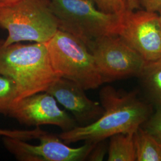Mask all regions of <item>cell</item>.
<instances>
[{"label": "cell", "instance_id": "6da1fadb", "mask_svg": "<svg viewBox=\"0 0 161 161\" xmlns=\"http://www.w3.org/2000/svg\"><path fill=\"white\" fill-rule=\"evenodd\" d=\"M99 96L103 115L88 125L60 133L58 137L64 143H98L117 134L134 132L151 115V106L142 102L136 92H123L108 86L102 88Z\"/></svg>", "mask_w": 161, "mask_h": 161}, {"label": "cell", "instance_id": "7a4b0ae2", "mask_svg": "<svg viewBox=\"0 0 161 161\" xmlns=\"http://www.w3.org/2000/svg\"><path fill=\"white\" fill-rule=\"evenodd\" d=\"M0 74L16 86L14 102L38 92H47L60 77L54 72L45 44L5 45L0 40Z\"/></svg>", "mask_w": 161, "mask_h": 161}, {"label": "cell", "instance_id": "3957f363", "mask_svg": "<svg viewBox=\"0 0 161 161\" xmlns=\"http://www.w3.org/2000/svg\"><path fill=\"white\" fill-rule=\"evenodd\" d=\"M0 27L8 31L5 45L22 41L45 44L59 29L49 0L0 4Z\"/></svg>", "mask_w": 161, "mask_h": 161}, {"label": "cell", "instance_id": "277c9868", "mask_svg": "<svg viewBox=\"0 0 161 161\" xmlns=\"http://www.w3.org/2000/svg\"><path fill=\"white\" fill-rule=\"evenodd\" d=\"M45 44L52 68L60 78L73 81L85 90L103 84L92 53L80 39L58 29Z\"/></svg>", "mask_w": 161, "mask_h": 161}, {"label": "cell", "instance_id": "5b68a950", "mask_svg": "<svg viewBox=\"0 0 161 161\" xmlns=\"http://www.w3.org/2000/svg\"><path fill=\"white\" fill-rule=\"evenodd\" d=\"M58 28L87 45L104 36L118 35L122 14L97 10L92 0H49Z\"/></svg>", "mask_w": 161, "mask_h": 161}, {"label": "cell", "instance_id": "8992f818", "mask_svg": "<svg viewBox=\"0 0 161 161\" xmlns=\"http://www.w3.org/2000/svg\"><path fill=\"white\" fill-rule=\"evenodd\" d=\"M87 47L103 82L139 76L147 62L119 35L98 38Z\"/></svg>", "mask_w": 161, "mask_h": 161}, {"label": "cell", "instance_id": "52a82bcc", "mask_svg": "<svg viewBox=\"0 0 161 161\" xmlns=\"http://www.w3.org/2000/svg\"><path fill=\"white\" fill-rule=\"evenodd\" d=\"M40 143L33 145L26 141L3 137L4 147L20 161H82L88 156L97 143L85 142L79 147H71L56 134H46L38 138Z\"/></svg>", "mask_w": 161, "mask_h": 161}, {"label": "cell", "instance_id": "ba28073f", "mask_svg": "<svg viewBox=\"0 0 161 161\" xmlns=\"http://www.w3.org/2000/svg\"><path fill=\"white\" fill-rule=\"evenodd\" d=\"M118 35L147 62L161 58V20L156 13L126 10Z\"/></svg>", "mask_w": 161, "mask_h": 161}, {"label": "cell", "instance_id": "9c48e42d", "mask_svg": "<svg viewBox=\"0 0 161 161\" xmlns=\"http://www.w3.org/2000/svg\"><path fill=\"white\" fill-rule=\"evenodd\" d=\"M7 116L27 126L51 125L59 127L63 132L78 126L75 119L60 109L56 100L46 92L35 94L13 103Z\"/></svg>", "mask_w": 161, "mask_h": 161}, {"label": "cell", "instance_id": "30bf717a", "mask_svg": "<svg viewBox=\"0 0 161 161\" xmlns=\"http://www.w3.org/2000/svg\"><path fill=\"white\" fill-rule=\"evenodd\" d=\"M46 92L71 113L80 126L96 121L103 114L100 103L88 97L85 90L73 81L59 78L48 87Z\"/></svg>", "mask_w": 161, "mask_h": 161}, {"label": "cell", "instance_id": "8fae6325", "mask_svg": "<svg viewBox=\"0 0 161 161\" xmlns=\"http://www.w3.org/2000/svg\"><path fill=\"white\" fill-rule=\"evenodd\" d=\"M136 161H161V141L149 131L138 127L134 132Z\"/></svg>", "mask_w": 161, "mask_h": 161}, {"label": "cell", "instance_id": "7c38bea8", "mask_svg": "<svg viewBox=\"0 0 161 161\" xmlns=\"http://www.w3.org/2000/svg\"><path fill=\"white\" fill-rule=\"evenodd\" d=\"M134 132L119 133L110 137L108 161H136Z\"/></svg>", "mask_w": 161, "mask_h": 161}, {"label": "cell", "instance_id": "4fadbf2b", "mask_svg": "<svg viewBox=\"0 0 161 161\" xmlns=\"http://www.w3.org/2000/svg\"><path fill=\"white\" fill-rule=\"evenodd\" d=\"M152 100L161 106V58L148 62L140 76Z\"/></svg>", "mask_w": 161, "mask_h": 161}, {"label": "cell", "instance_id": "5bb4252c", "mask_svg": "<svg viewBox=\"0 0 161 161\" xmlns=\"http://www.w3.org/2000/svg\"><path fill=\"white\" fill-rule=\"evenodd\" d=\"M17 97L15 82L12 79L0 74V114L8 115Z\"/></svg>", "mask_w": 161, "mask_h": 161}, {"label": "cell", "instance_id": "9a60e30c", "mask_svg": "<svg viewBox=\"0 0 161 161\" xmlns=\"http://www.w3.org/2000/svg\"><path fill=\"white\" fill-rule=\"evenodd\" d=\"M46 132H47L41 129L40 127H36L34 129L30 130H6L0 128V139L3 137H8L27 142L31 140L38 139Z\"/></svg>", "mask_w": 161, "mask_h": 161}, {"label": "cell", "instance_id": "2e32d148", "mask_svg": "<svg viewBox=\"0 0 161 161\" xmlns=\"http://www.w3.org/2000/svg\"><path fill=\"white\" fill-rule=\"evenodd\" d=\"M102 11L109 13L122 14L127 8L124 0H92Z\"/></svg>", "mask_w": 161, "mask_h": 161}, {"label": "cell", "instance_id": "e0dca14e", "mask_svg": "<svg viewBox=\"0 0 161 161\" xmlns=\"http://www.w3.org/2000/svg\"><path fill=\"white\" fill-rule=\"evenodd\" d=\"M147 130L161 141V106L153 116L147 120Z\"/></svg>", "mask_w": 161, "mask_h": 161}, {"label": "cell", "instance_id": "ac0fdd59", "mask_svg": "<svg viewBox=\"0 0 161 161\" xmlns=\"http://www.w3.org/2000/svg\"><path fill=\"white\" fill-rule=\"evenodd\" d=\"M107 152V146L104 140L97 143L88 156V161H103Z\"/></svg>", "mask_w": 161, "mask_h": 161}, {"label": "cell", "instance_id": "d6986e66", "mask_svg": "<svg viewBox=\"0 0 161 161\" xmlns=\"http://www.w3.org/2000/svg\"><path fill=\"white\" fill-rule=\"evenodd\" d=\"M140 3L147 12L156 13L161 10V0H140Z\"/></svg>", "mask_w": 161, "mask_h": 161}, {"label": "cell", "instance_id": "ffe728a7", "mask_svg": "<svg viewBox=\"0 0 161 161\" xmlns=\"http://www.w3.org/2000/svg\"><path fill=\"white\" fill-rule=\"evenodd\" d=\"M124 2L127 10L130 11L138 8L140 5V0H124Z\"/></svg>", "mask_w": 161, "mask_h": 161}, {"label": "cell", "instance_id": "44dd1931", "mask_svg": "<svg viewBox=\"0 0 161 161\" xmlns=\"http://www.w3.org/2000/svg\"><path fill=\"white\" fill-rule=\"evenodd\" d=\"M20 0H0V4H10L17 2Z\"/></svg>", "mask_w": 161, "mask_h": 161}, {"label": "cell", "instance_id": "7402d4cb", "mask_svg": "<svg viewBox=\"0 0 161 161\" xmlns=\"http://www.w3.org/2000/svg\"><path fill=\"white\" fill-rule=\"evenodd\" d=\"M159 18H160V20H161V10L160 11V16H159Z\"/></svg>", "mask_w": 161, "mask_h": 161}]
</instances>
